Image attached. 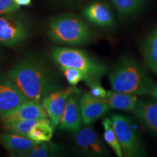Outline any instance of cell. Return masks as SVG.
Masks as SVG:
<instances>
[{
  "label": "cell",
  "mask_w": 157,
  "mask_h": 157,
  "mask_svg": "<svg viewBox=\"0 0 157 157\" xmlns=\"http://www.w3.org/2000/svg\"><path fill=\"white\" fill-rule=\"evenodd\" d=\"M13 82L29 100L42 101L58 86L49 69L40 60L27 57L16 63L7 72Z\"/></svg>",
  "instance_id": "obj_1"
},
{
  "label": "cell",
  "mask_w": 157,
  "mask_h": 157,
  "mask_svg": "<svg viewBox=\"0 0 157 157\" xmlns=\"http://www.w3.org/2000/svg\"><path fill=\"white\" fill-rule=\"evenodd\" d=\"M109 78L113 91L136 96L151 95L156 85L139 63L127 56L116 63Z\"/></svg>",
  "instance_id": "obj_2"
},
{
  "label": "cell",
  "mask_w": 157,
  "mask_h": 157,
  "mask_svg": "<svg viewBox=\"0 0 157 157\" xmlns=\"http://www.w3.org/2000/svg\"><path fill=\"white\" fill-rule=\"evenodd\" d=\"M51 56L59 68L71 67L81 71L84 74L86 84L101 82L107 72V66L103 63L78 49L55 47L51 50Z\"/></svg>",
  "instance_id": "obj_3"
},
{
  "label": "cell",
  "mask_w": 157,
  "mask_h": 157,
  "mask_svg": "<svg viewBox=\"0 0 157 157\" xmlns=\"http://www.w3.org/2000/svg\"><path fill=\"white\" fill-rule=\"evenodd\" d=\"M48 34L53 42L70 46L87 44L93 39L89 26L79 17L71 13L51 19Z\"/></svg>",
  "instance_id": "obj_4"
},
{
  "label": "cell",
  "mask_w": 157,
  "mask_h": 157,
  "mask_svg": "<svg viewBox=\"0 0 157 157\" xmlns=\"http://www.w3.org/2000/svg\"><path fill=\"white\" fill-rule=\"evenodd\" d=\"M112 124L120 144L123 156L139 157L146 156V151L140 137L135 130L132 123L129 118L123 115L110 116Z\"/></svg>",
  "instance_id": "obj_5"
},
{
  "label": "cell",
  "mask_w": 157,
  "mask_h": 157,
  "mask_svg": "<svg viewBox=\"0 0 157 157\" xmlns=\"http://www.w3.org/2000/svg\"><path fill=\"white\" fill-rule=\"evenodd\" d=\"M28 27L22 19L11 15H0V44L13 47L28 37Z\"/></svg>",
  "instance_id": "obj_6"
},
{
  "label": "cell",
  "mask_w": 157,
  "mask_h": 157,
  "mask_svg": "<svg viewBox=\"0 0 157 157\" xmlns=\"http://www.w3.org/2000/svg\"><path fill=\"white\" fill-rule=\"evenodd\" d=\"M74 93H80V90L76 87H69L64 90H54L45 96L41 101L54 128L59 125L67 104L68 98Z\"/></svg>",
  "instance_id": "obj_7"
},
{
  "label": "cell",
  "mask_w": 157,
  "mask_h": 157,
  "mask_svg": "<svg viewBox=\"0 0 157 157\" xmlns=\"http://www.w3.org/2000/svg\"><path fill=\"white\" fill-rule=\"evenodd\" d=\"M74 142L83 154L90 156H106L109 151L97 132L90 124L82 126L74 135Z\"/></svg>",
  "instance_id": "obj_8"
},
{
  "label": "cell",
  "mask_w": 157,
  "mask_h": 157,
  "mask_svg": "<svg viewBox=\"0 0 157 157\" xmlns=\"http://www.w3.org/2000/svg\"><path fill=\"white\" fill-rule=\"evenodd\" d=\"M29 100L11 79L0 77V118L7 115Z\"/></svg>",
  "instance_id": "obj_9"
},
{
  "label": "cell",
  "mask_w": 157,
  "mask_h": 157,
  "mask_svg": "<svg viewBox=\"0 0 157 157\" xmlns=\"http://www.w3.org/2000/svg\"><path fill=\"white\" fill-rule=\"evenodd\" d=\"M79 94L74 93L68 97L66 109L58 125L60 129L75 133L83 126Z\"/></svg>",
  "instance_id": "obj_10"
},
{
  "label": "cell",
  "mask_w": 157,
  "mask_h": 157,
  "mask_svg": "<svg viewBox=\"0 0 157 157\" xmlns=\"http://www.w3.org/2000/svg\"><path fill=\"white\" fill-rule=\"evenodd\" d=\"M82 119L85 124H91L103 117L110 109L105 99L94 97L90 93H86L80 98Z\"/></svg>",
  "instance_id": "obj_11"
},
{
  "label": "cell",
  "mask_w": 157,
  "mask_h": 157,
  "mask_svg": "<svg viewBox=\"0 0 157 157\" xmlns=\"http://www.w3.org/2000/svg\"><path fill=\"white\" fill-rule=\"evenodd\" d=\"M48 118L46 111L42 107L40 102L27 100L12 112L5 117L0 118L3 123L19 120L29 119H42Z\"/></svg>",
  "instance_id": "obj_12"
},
{
  "label": "cell",
  "mask_w": 157,
  "mask_h": 157,
  "mask_svg": "<svg viewBox=\"0 0 157 157\" xmlns=\"http://www.w3.org/2000/svg\"><path fill=\"white\" fill-rule=\"evenodd\" d=\"M84 15L88 21L101 27H111L114 18L109 5L105 2H95L84 10Z\"/></svg>",
  "instance_id": "obj_13"
},
{
  "label": "cell",
  "mask_w": 157,
  "mask_h": 157,
  "mask_svg": "<svg viewBox=\"0 0 157 157\" xmlns=\"http://www.w3.org/2000/svg\"><path fill=\"white\" fill-rule=\"evenodd\" d=\"M0 140L12 156H20L37 144L29 137L10 132L2 135Z\"/></svg>",
  "instance_id": "obj_14"
},
{
  "label": "cell",
  "mask_w": 157,
  "mask_h": 157,
  "mask_svg": "<svg viewBox=\"0 0 157 157\" xmlns=\"http://www.w3.org/2000/svg\"><path fill=\"white\" fill-rule=\"evenodd\" d=\"M134 113L145 127L157 133V101H138Z\"/></svg>",
  "instance_id": "obj_15"
},
{
  "label": "cell",
  "mask_w": 157,
  "mask_h": 157,
  "mask_svg": "<svg viewBox=\"0 0 157 157\" xmlns=\"http://www.w3.org/2000/svg\"><path fill=\"white\" fill-rule=\"evenodd\" d=\"M111 109L134 112L138 103L136 95H129L116 91H107L104 98Z\"/></svg>",
  "instance_id": "obj_16"
},
{
  "label": "cell",
  "mask_w": 157,
  "mask_h": 157,
  "mask_svg": "<svg viewBox=\"0 0 157 157\" xmlns=\"http://www.w3.org/2000/svg\"><path fill=\"white\" fill-rule=\"evenodd\" d=\"M140 50L147 66L157 74V27L141 43Z\"/></svg>",
  "instance_id": "obj_17"
},
{
  "label": "cell",
  "mask_w": 157,
  "mask_h": 157,
  "mask_svg": "<svg viewBox=\"0 0 157 157\" xmlns=\"http://www.w3.org/2000/svg\"><path fill=\"white\" fill-rule=\"evenodd\" d=\"M54 132V127L49 118L39 121L29 133L28 137L37 143L48 142L51 140Z\"/></svg>",
  "instance_id": "obj_18"
},
{
  "label": "cell",
  "mask_w": 157,
  "mask_h": 157,
  "mask_svg": "<svg viewBox=\"0 0 157 157\" xmlns=\"http://www.w3.org/2000/svg\"><path fill=\"white\" fill-rule=\"evenodd\" d=\"M102 124H103L104 129L103 137L105 143L113 149V151L117 156H124L122 151H121L120 144H119V140L117 139L111 119L105 118L102 121Z\"/></svg>",
  "instance_id": "obj_19"
},
{
  "label": "cell",
  "mask_w": 157,
  "mask_h": 157,
  "mask_svg": "<svg viewBox=\"0 0 157 157\" xmlns=\"http://www.w3.org/2000/svg\"><path fill=\"white\" fill-rule=\"evenodd\" d=\"M40 119H29V120H19L3 123L4 127L10 132L28 137L29 133Z\"/></svg>",
  "instance_id": "obj_20"
},
{
  "label": "cell",
  "mask_w": 157,
  "mask_h": 157,
  "mask_svg": "<svg viewBox=\"0 0 157 157\" xmlns=\"http://www.w3.org/2000/svg\"><path fill=\"white\" fill-rule=\"evenodd\" d=\"M113 6L121 17L134 14L140 8L143 0H111Z\"/></svg>",
  "instance_id": "obj_21"
},
{
  "label": "cell",
  "mask_w": 157,
  "mask_h": 157,
  "mask_svg": "<svg viewBox=\"0 0 157 157\" xmlns=\"http://www.w3.org/2000/svg\"><path fill=\"white\" fill-rule=\"evenodd\" d=\"M56 146L50 141L37 143L29 151L21 155V157H48L52 156L55 153Z\"/></svg>",
  "instance_id": "obj_22"
},
{
  "label": "cell",
  "mask_w": 157,
  "mask_h": 157,
  "mask_svg": "<svg viewBox=\"0 0 157 157\" xmlns=\"http://www.w3.org/2000/svg\"><path fill=\"white\" fill-rule=\"evenodd\" d=\"M60 69L63 73L68 83L71 85L76 86L81 81H84V74L81 71L71 67L60 68Z\"/></svg>",
  "instance_id": "obj_23"
},
{
  "label": "cell",
  "mask_w": 157,
  "mask_h": 157,
  "mask_svg": "<svg viewBox=\"0 0 157 157\" xmlns=\"http://www.w3.org/2000/svg\"><path fill=\"white\" fill-rule=\"evenodd\" d=\"M20 8L15 0H0V15H11Z\"/></svg>",
  "instance_id": "obj_24"
},
{
  "label": "cell",
  "mask_w": 157,
  "mask_h": 157,
  "mask_svg": "<svg viewBox=\"0 0 157 157\" xmlns=\"http://www.w3.org/2000/svg\"><path fill=\"white\" fill-rule=\"evenodd\" d=\"M87 84L90 89L89 93L94 97L101 99H104L105 98L107 91L102 87L101 82H91Z\"/></svg>",
  "instance_id": "obj_25"
},
{
  "label": "cell",
  "mask_w": 157,
  "mask_h": 157,
  "mask_svg": "<svg viewBox=\"0 0 157 157\" xmlns=\"http://www.w3.org/2000/svg\"><path fill=\"white\" fill-rule=\"evenodd\" d=\"M15 2H16L17 5H19L20 6H28L31 4V0H15Z\"/></svg>",
  "instance_id": "obj_26"
},
{
  "label": "cell",
  "mask_w": 157,
  "mask_h": 157,
  "mask_svg": "<svg viewBox=\"0 0 157 157\" xmlns=\"http://www.w3.org/2000/svg\"><path fill=\"white\" fill-rule=\"evenodd\" d=\"M150 95L153 96V97L155 98H157V84L155 85L154 90H153L152 93H151Z\"/></svg>",
  "instance_id": "obj_27"
},
{
  "label": "cell",
  "mask_w": 157,
  "mask_h": 157,
  "mask_svg": "<svg viewBox=\"0 0 157 157\" xmlns=\"http://www.w3.org/2000/svg\"></svg>",
  "instance_id": "obj_28"
}]
</instances>
